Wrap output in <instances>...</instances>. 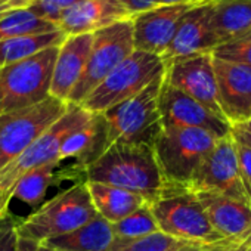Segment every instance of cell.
Wrapping results in <instances>:
<instances>
[{
    "mask_svg": "<svg viewBox=\"0 0 251 251\" xmlns=\"http://www.w3.org/2000/svg\"><path fill=\"white\" fill-rule=\"evenodd\" d=\"M216 2H223V0H205L204 3H216Z\"/></svg>",
    "mask_w": 251,
    "mask_h": 251,
    "instance_id": "cell-42",
    "label": "cell"
},
{
    "mask_svg": "<svg viewBox=\"0 0 251 251\" xmlns=\"http://www.w3.org/2000/svg\"><path fill=\"white\" fill-rule=\"evenodd\" d=\"M93 34L67 36L61 43L50 83V96L68 103V98L78 83L92 49Z\"/></svg>",
    "mask_w": 251,
    "mask_h": 251,
    "instance_id": "cell-19",
    "label": "cell"
},
{
    "mask_svg": "<svg viewBox=\"0 0 251 251\" xmlns=\"http://www.w3.org/2000/svg\"><path fill=\"white\" fill-rule=\"evenodd\" d=\"M211 12V3H201L183 15L172 43L161 56L164 64L176 58L213 52L220 45L213 28Z\"/></svg>",
    "mask_w": 251,
    "mask_h": 251,
    "instance_id": "cell-16",
    "label": "cell"
},
{
    "mask_svg": "<svg viewBox=\"0 0 251 251\" xmlns=\"http://www.w3.org/2000/svg\"><path fill=\"white\" fill-rule=\"evenodd\" d=\"M205 0H160L158 5H177V3H197L201 5Z\"/></svg>",
    "mask_w": 251,
    "mask_h": 251,
    "instance_id": "cell-37",
    "label": "cell"
},
{
    "mask_svg": "<svg viewBox=\"0 0 251 251\" xmlns=\"http://www.w3.org/2000/svg\"><path fill=\"white\" fill-rule=\"evenodd\" d=\"M230 135L233 139V147H235V154H236L241 179H242L244 188L251 200V142H248L245 138H242L233 129L230 130Z\"/></svg>",
    "mask_w": 251,
    "mask_h": 251,
    "instance_id": "cell-31",
    "label": "cell"
},
{
    "mask_svg": "<svg viewBox=\"0 0 251 251\" xmlns=\"http://www.w3.org/2000/svg\"><path fill=\"white\" fill-rule=\"evenodd\" d=\"M164 65V81L167 84L195 99L214 115L226 120L219 103L211 52L176 58Z\"/></svg>",
    "mask_w": 251,
    "mask_h": 251,
    "instance_id": "cell-12",
    "label": "cell"
},
{
    "mask_svg": "<svg viewBox=\"0 0 251 251\" xmlns=\"http://www.w3.org/2000/svg\"><path fill=\"white\" fill-rule=\"evenodd\" d=\"M133 18L120 0H86L62 12L58 28L67 36L93 34L115 23Z\"/></svg>",
    "mask_w": 251,
    "mask_h": 251,
    "instance_id": "cell-18",
    "label": "cell"
},
{
    "mask_svg": "<svg viewBox=\"0 0 251 251\" xmlns=\"http://www.w3.org/2000/svg\"><path fill=\"white\" fill-rule=\"evenodd\" d=\"M232 129L236 130L242 138H245L248 142H251V118L248 121H244L241 124H236V126H232Z\"/></svg>",
    "mask_w": 251,
    "mask_h": 251,
    "instance_id": "cell-34",
    "label": "cell"
},
{
    "mask_svg": "<svg viewBox=\"0 0 251 251\" xmlns=\"http://www.w3.org/2000/svg\"><path fill=\"white\" fill-rule=\"evenodd\" d=\"M239 245L241 244L232 241H222L214 244L195 242L175 238L158 230L141 239L130 241L118 251H235Z\"/></svg>",
    "mask_w": 251,
    "mask_h": 251,
    "instance_id": "cell-24",
    "label": "cell"
},
{
    "mask_svg": "<svg viewBox=\"0 0 251 251\" xmlns=\"http://www.w3.org/2000/svg\"><path fill=\"white\" fill-rule=\"evenodd\" d=\"M235 251H251V239H248V241H245V242H242Z\"/></svg>",
    "mask_w": 251,
    "mask_h": 251,
    "instance_id": "cell-39",
    "label": "cell"
},
{
    "mask_svg": "<svg viewBox=\"0 0 251 251\" xmlns=\"http://www.w3.org/2000/svg\"><path fill=\"white\" fill-rule=\"evenodd\" d=\"M150 208L163 233L204 244L226 241L213 229L195 194L186 188L166 186Z\"/></svg>",
    "mask_w": 251,
    "mask_h": 251,
    "instance_id": "cell-8",
    "label": "cell"
},
{
    "mask_svg": "<svg viewBox=\"0 0 251 251\" xmlns=\"http://www.w3.org/2000/svg\"><path fill=\"white\" fill-rule=\"evenodd\" d=\"M58 166H59V161L50 163L24 175L15 183L11 192V200H18L37 210L43 204L49 186L56 182Z\"/></svg>",
    "mask_w": 251,
    "mask_h": 251,
    "instance_id": "cell-26",
    "label": "cell"
},
{
    "mask_svg": "<svg viewBox=\"0 0 251 251\" xmlns=\"http://www.w3.org/2000/svg\"><path fill=\"white\" fill-rule=\"evenodd\" d=\"M213 229L226 241L242 244L251 239V205L233 198L207 192H194Z\"/></svg>",
    "mask_w": 251,
    "mask_h": 251,
    "instance_id": "cell-17",
    "label": "cell"
},
{
    "mask_svg": "<svg viewBox=\"0 0 251 251\" xmlns=\"http://www.w3.org/2000/svg\"><path fill=\"white\" fill-rule=\"evenodd\" d=\"M126 244L114 236L112 226L99 214L86 225L65 233L43 241L42 247L56 251H118Z\"/></svg>",
    "mask_w": 251,
    "mask_h": 251,
    "instance_id": "cell-21",
    "label": "cell"
},
{
    "mask_svg": "<svg viewBox=\"0 0 251 251\" xmlns=\"http://www.w3.org/2000/svg\"><path fill=\"white\" fill-rule=\"evenodd\" d=\"M188 189L192 192H216L251 205L241 179L232 135L217 139L213 150L195 170Z\"/></svg>",
    "mask_w": 251,
    "mask_h": 251,
    "instance_id": "cell-11",
    "label": "cell"
},
{
    "mask_svg": "<svg viewBox=\"0 0 251 251\" xmlns=\"http://www.w3.org/2000/svg\"><path fill=\"white\" fill-rule=\"evenodd\" d=\"M114 236L123 242H130L135 239H141L144 236H148L151 233L158 232L157 222L151 213L150 204L142 205L132 214L126 216L124 219L111 223Z\"/></svg>",
    "mask_w": 251,
    "mask_h": 251,
    "instance_id": "cell-28",
    "label": "cell"
},
{
    "mask_svg": "<svg viewBox=\"0 0 251 251\" xmlns=\"http://www.w3.org/2000/svg\"><path fill=\"white\" fill-rule=\"evenodd\" d=\"M33 2H34V0H31V3H33Z\"/></svg>",
    "mask_w": 251,
    "mask_h": 251,
    "instance_id": "cell-44",
    "label": "cell"
},
{
    "mask_svg": "<svg viewBox=\"0 0 251 251\" xmlns=\"http://www.w3.org/2000/svg\"><path fill=\"white\" fill-rule=\"evenodd\" d=\"M59 46L0 67V115L33 106L50 96Z\"/></svg>",
    "mask_w": 251,
    "mask_h": 251,
    "instance_id": "cell-5",
    "label": "cell"
},
{
    "mask_svg": "<svg viewBox=\"0 0 251 251\" xmlns=\"http://www.w3.org/2000/svg\"><path fill=\"white\" fill-rule=\"evenodd\" d=\"M111 145L108 126L102 114H93L90 121L81 129L71 133L62 144L59 161L73 158L74 166L83 172L92 166Z\"/></svg>",
    "mask_w": 251,
    "mask_h": 251,
    "instance_id": "cell-20",
    "label": "cell"
},
{
    "mask_svg": "<svg viewBox=\"0 0 251 251\" xmlns=\"http://www.w3.org/2000/svg\"><path fill=\"white\" fill-rule=\"evenodd\" d=\"M9 11H12V8H9L6 3H3V2H0V18H2L6 12H9Z\"/></svg>",
    "mask_w": 251,
    "mask_h": 251,
    "instance_id": "cell-40",
    "label": "cell"
},
{
    "mask_svg": "<svg viewBox=\"0 0 251 251\" xmlns=\"http://www.w3.org/2000/svg\"><path fill=\"white\" fill-rule=\"evenodd\" d=\"M96 216L86 182H78L17 222V233L20 238L42 244L86 225Z\"/></svg>",
    "mask_w": 251,
    "mask_h": 251,
    "instance_id": "cell-2",
    "label": "cell"
},
{
    "mask_svg": "<svg viewBox=\"0 0 251 251\" xmlns=\"http://www.w3.org/2000/svg\"><path fill=\"white\" fill-rule=\"evenodd\" d=\"M86 180L142 195L151 204L166 189L152 147L115 142L84 172Z\"/></svg>",
    "mask_w": 251,
    "mask_h": 251,
    "instance_id": "cell-1",
    "label": "cell"
},
{
    "mask_svg": "<svg viewBox=\"0 0 251 251\" xmlns=\"http://www.w3.org/2000/svg\"><path fill=\"white\" fill-rule=\"evenodd\" d=\"M245 37H248V39H251V33H250V34H247Z\"/></svg>",
    "mask_w": 251,
    "mask_h": 251,
    "instance_id": "cell-43",
    "label": "cell"
},
{
    "mask_svg": "<svg viewBox=\"0 0 251 251\" xmlns=\"http://www.w3.org/2000/svg\"><path fill=\"white\" fill-rule=\"evenodd\" d=\"M211 6V23L220 45L251 33V0H223Z\"/></svg>",
    "mask_w": 251,
    "mask_h": 251,
    "instance_id": "cell-23",
    "label": "cell"
},
{
    "mask_svg": "<svg viewBox=\"0 0 251 251\" xmlns=\"http://www.w3.org/2000/svg\"><path fill=\"white\" fill-rule=\"evenodd\" d=\"M67 109V102L49 96L33 106L0 115V170L17 160Z\"/></svg>",
    "mask_w": 251,
    "mask_h": 251,
    "instance_id": "cell-9",
    "label": "cell"
},
{
    "mask_svg": "<svg viewBox=\"0 0 251 251\" xmlns=\"http://www.w3.org/2000/svg\"><path fill=\"white\" fill-rule=\"evenodd\" d=\"M92 115L93 114L81 105L68 103L67 112L58 121H55L43 135H40L17 160L0 170V191L9 198V201L15 183L24 175L42 166L59 161V151L64 141L71 133L86 126Z\"/></svg>",
    "mask_w": 251,
    "mask_h": 251,
    "instance_id": "cell-7",
    "label": "cell"
},
{
    "mask_svg": "<svg viewBox=\"0 0 251 251\" xmlns=\"http://www.w3.org/2000/svg\"><path fill=\"white\" fill-rule=\"evenodd\" d=\"M158 109L161 127L201 129L211 133L217 139L230 135L232 130V126L226 120L214 115L200 102L167 84L166 81L163 83L160 92Z\"/></svg>",
    "mask_w": 251,
    "mask_h": 251,
    "instance_id": "cell-13",
    "label": "cell"
},
{
    "mask_svg": "<svg viewBox=\"0 0 251 251\" xmlns=\"http://www.w3.org/2000/svg\"><path fill=\"white\" fill-rule=\"evenodd\" d=\"M39 251H56V250H50V248H46V247L39 245Z\"/></svg>",
    "mask_w": 251,
    "mask_h": 251,
    "instance_id": "cell-41",
    "label": "cell"
},
{
    "mask_svg": "<svg viewBox=\"0 0 251 251\" xmlns=\"http://www.w3.org/2000/svg\"><path fill=\"white\" fill-rule=\"evenodd\" d=\"M163 83L164 74L151 81L133 98L126 99L102 112L108 126L111 144L121 142L152 147L161 130L158 100Z\"/></svg>",
    "mask_w": 251,
    "mask_h": 251,
    "instance_id": "cell-4",
    "label": "cell"
},
{
    "mask_svg": "<svg viewBox=\"0 0 251 251\" xmlns=\"http://www.w3.org/2000/svg\"><path fill=\"white\" fill-rule=\"evenodd\" d=\"M0 2L6 3L12 9H21V8H28L31 5V0H0Z\"/></svg>",
    "mask_w": 251,
    "mask_h": 251,
    "instance_id": "cell-36",
    "label": "cell"
},
{
    "mask_svg": "<svg viewBox=\"0 0 251 251\" xmlns=\"http://www.w3.org/2000/svg\"><path fill=\"white\" fill-rule=\"evenodd\" d=\"M18 251H39V244L30 239L18 238Z\"/></svg>",
    "mask_w": 251,
    "mask_h": 251,
    "instance_id": "cell-35",
    "label": "cell"
},
{
    "mask_svg": "<svg viewBox=\"0 0 251 251\" xmlns=\"http://www.w3.org/2000/svg\"><path fill=\"white\" fill-rule=\"evenodd\" d=\"M121 5L129 11L132 17L142 14L145 11H150L155 6H158L160 0H120Z\"/></svg>",
    "mask_w": 251,
    "mask_h": 251,
    "instance_id": "cell-33",
    "label": "cell"
},
{
    "mask_svg": "<svg viewBox=\"0 0 251 251\" xmlns=\"http://www.w3.org/2000/svg\"><path fill=\"white\" fill-rule=\"evenodd\" d=\"M219 103L230 126L251 118V68L213 56Z\"/></svg>",
    "mask_w": 251,
    "mask_h": 251,
    "instance_id": "cell-15",
    "label": "cell"
},
{
    "mask_svg": "<svg viewBox=\"0 0 251 251\" xmlns=\"http://www.w3.org/2000/svg\"><path fill=\"white\" fill-rule=\"evenodd\" d=\"M9 198L0 191V219H2L6 213H8V205H9Z\"/></svg>",
    "mask_w": 251,
    "mask_h": 251,
    "instance_id": "cell-38",
    "label": "cell"
},
{
    "mask_svg": "<svg viewBox=\"0 0 251 251\" xmlns=\"http://www.w3.org/2000/svg\"><path fill=\"white\" fill-rule=\"evenodd\" d=\"M81 2H86V0H34V2L28 6V9L34 15H37L58 27V21H59L62 12L71 6L81 3Z\"/></svg>",
    "mask_w": 251,
    "mask_h": 251,
    "instance_id": "cell-30",
    "label": "cell"
},
{
    "mask_svg": "<svg viewBox=\"0 0 251 251\" xmlns=\"http://www.w3.org/2000/svg\"><path fill=\"white\" fill-rule=\"evenodd\" d=\"M135 50L132 18L115 23L93 33L86 68L73 89L68 103L80 105L98 84Z\"/></svg>",
    "mask_w": 251,
    "mask_h": 251,
    "instance_id": "cell-10",
    "label": "cell"
},
{
    "mask_svg": "<svg viewBox=\"0 0 251 251\" xmlns=\"http://www.w3.org/2000/svg\"><path fill=\"white\" fill-rule=\"evenodd\" d=\"M59 30L55 24L34 15L28 8L12 9L0 18V42L37 33Z\"/></svg>",
    "mask_w": 251,
    "mask_h": 251,
    "instance_id": "cell-27",
    "label": "cell"
},
{
    "mask_svg": "<svg viewBox=\"0 0 251 251\" xmlns=\"http://www.w3.org/2000/svg\"><path fill=\"white\" fill-rule=\"evenodd\" d=\"M164 70L166 65L161 56L133 50L80 105L92 114H102L114 105L138 95L151 81L164 74Z\"/></svg>",
    "mask_w": 251,
    "mask_h": 251,
    "instance_id": "cell-6",
    "label": "cell"
},
{
    "mask_svg": "<svg viewBox=\"0 0 251 251\" xmlns=\"http://www.w3.org/2000/svg\"><path fill=\"white\" fill-rule=\"evenodd\" d=\"M67 34L61 30L27 34L0 42V67L27 59L49 48L61 46Z\"/></svg>",
    "mask_w": 251,
    "mask_h": 251,
    "instance_id": "cell-25",
    "label": "cell"
},
{
    "mask_svg": "<svg viewBox=\"0 0 251 251\" xmlns=\"http://www.w3.org/2000/svg\"><path fill=\"white\" fill-rule=\"evenodd\" d=\"M211 55L217 59L241 64L251 68V39L241 37L238 40H232L217 46Z\"/></svg>",
    "mask_w": 251,
    "mask_h": 251,
    "instance_id": "cell-29",
    "label": "cell"
},
{
    "mask_svg": "<svg viewBox=\"0 0 251 251\" xmlns=\"http://www.w3.org/2000/svg\"><path fill=\"white\" fill-rule=\"evenodd\" d=\"M197 3L158 5L132 18L135 50L163 56L183 15Z\"/></svg>",
    "mask_w": 251,
    "mask_h": 251,
    "instance_id": "cell-14",
    "label": "cell"
},
{
    "mask_svg": "<svg viewBox=\"0 0 251 251\" xmlns=\"http://www.w3.org/2000/svg\"><path fill=\"white\" fill-rule=\"evenodd\" d=\"M86 186L96 213L109 223H115L142 205L150 204L142 195L121 188L89 180H86Z\"/></svg>",
    "mask_w": 251,
    "mask_h": 251,
    "instance_id": "cell-22",
    "label": "cell"
},
{
    "mask_svg": "<svg viewBox=\"0 0 251 251\" xmlns=\"http://www.w3.org/2000/svg\"><path fill=\"white\" fill-rule=\"evenodd\" d=\"M17 220L6 213L0 219V251H18Z\"/></svg>",
    "mask_w": 251,
    "mask_h": 251,
    "instance_id": "cell-32",
    "label": "cell"
},
{
    "mask_svg": "<svg viewBox=\"0 0 251 251\" xmlns=\"http://www.w3.org/2000/svg\"><path fill=\"white\" fill-rule=\"evenodd\" d=\"M216 142V136L201 129L161 127L152 150L166 186L188 189L195 170Z\"/></svg>",
    "mask_w": 251,
    "mask_h": 251,
    "instance_id": "cell-3",
    "label": "cell"
}]
</instances>
